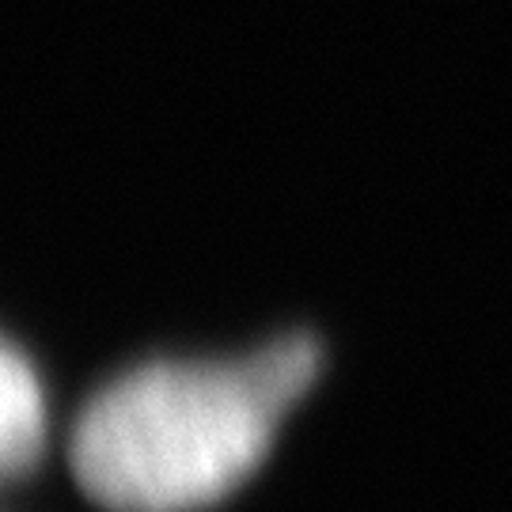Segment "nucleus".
<instances>
[{
  "label": "nucleus",
  "mask_w": 512,
  "mask_h": 512,
  "mask_svg": "<svg viewBox=\"0 0 512 512\" xmlns=\"http://www.w3.org/2000/svg\"><path fill=\"white\" fill-rule=\"evenodd\" d=\"M315 372L311 338H281L239 361H148L76 418V482L110 512L209 509L262 467Z\"/></svg>",
  "instance_id": "nucleus-1"
},
{
  "label": "nucleus",
  "mask_w": 512,
  "mask_h": 512,
  "mask_svg": "<svg viewBox=\"0 0 512 512\" xmlns=\"http://www.w3.org/2000/svg\"><path fill=\"white\" fill-rule=\"evenodd\" d=\"M46 391L35 365L19 353V346H4L0 361V463L4 475L19 478L38 463L46 448Z\"/></svg>",
  "instance_id": "nucleus-2"
}]
</instances>
